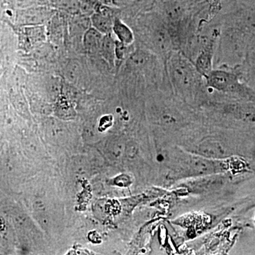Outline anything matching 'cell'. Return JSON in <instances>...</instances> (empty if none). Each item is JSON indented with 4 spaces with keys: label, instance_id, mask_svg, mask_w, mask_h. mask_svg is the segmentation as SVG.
<instances>
[{
    "label": "cell",
    "instance_id": "1",
    "mask_svg": "<svg viewBox=\"0 0 255 255\" xmlns=\"http://www.w3.org/2000/svg\"><path fill=\"white\" fill-rule=\"evenodd\" d=\"M169 85L178 95L187 100L204 96L208 88L206 79L195 65L179 50L172 53L164 63Z\"/></svg>",
    "mask_w": 255,
    "mask_h": 255
},
{
    "label": "cell",
    "instance_id": "2",
    "mask_svg": "<svg viewBox=\"0 0 255 255\" xmlns=\"http://www.w3.org/2000/svg\"><path fill=\"white\" fill-rule=\"evenodd\" d=\"M208 88L233 97L254 99V91L242 81L243 76L239 65L235 68H217L205 77Z\"/></svg>",
    "mask_w": 255,
    "mask_h": 255
},
{
    "label": "cell",
    "instance_id": "3",
    "mask_svg": "<svg viewBox=\"0 0 255 255\" xmlns=\"http://www.w3.org/2000/svg\"><path fill=\"white\" fill-rule=\"evenodd\" d=\"M142 23L144 38L165 63L169 55L177 50L168 26L159 14L147 15L142 18Z\"/></svg>",
    "mask_w": 255,
    "mask_h": 255
},
{
    "label": "cell",
    "instance_id": "4",
    "mask_svg": "<svg viewBox=\"0 0 255 255\" xmlns=\"http://www.w3.org/2000/svg\"><path fill=\"white\" fill-rule=\"evenodd\" d=\"M54 9L50 6H38L34 7L18 9L17 21L23 26L42 25L53 15Z\"/></svg>",
    "mask_w": 255,
    "mask_h": 255
},
{
    "label": "cell",
    "instance_id": "5",
    "mask_svg": "<svg viewBox=\"0 0 255 255\" xmlns=\"http://www.w3.org/2000/svg\"><path fill=\"white\" fill-rule=\"evenodd\" d=\"M115 11L110 5L100 3L97 11L91 16L92 26L104 35L111 34L113 32Z\"/></svg>",
    "mask_w": 255,
    "mask_h": 255
},
{
    "label": "cell",
    "instance_id": "6",
    "mask_svg": "<svg viewBox=\"0 0 255 255\" xmlns=\"http://www.w3.org/2000/svg\"><path fill=\"white\" fill-rule=\"evenodd\" d=\"M222 109L233 119L246 123H255V107L248 102H229L223 105Z\"/></svg>",
    "mask_w": 255,
    "mask_h": 255
},
{
    "label": "cell",
    "instance_id": "7",
    "mask_svg": "<svg viewBox=\"0 0 255 255\" xmlns=\"http://www.w3.org/2000/svg\"><path fill=\"white\" fill-rule=\"evenodd\" d=\"M21 41L25 48L37 46L46 40V29L42 25L26 26L21 29Z\"/></svg>",
    "mask_w": 255,
    "mask_h": 255
},
{
    "label": "cell",
    "instance_id": "8",
    "mask_svg": "<svg viewBox=\"0 0 255 255\" xmlns=\"http://www.w3.org/2000/svg\"><path fill=\"white\" fill-rule=\"evenodd\" d=\"M188 167L191 172L198 175L215 173L220 171L219 166L208 157H193L188 160Z\"/></svg>",
    "mask_w": 255,
    "mask_h": 255
},
{
    "label": "cell",
    "instance_id": "9",
    "mask_svg": "<svg viewBox=\"0 0 255 255\" xmlns=\"http://www.w3.org/2000/svg\"><path fill=\"white\" fill-rule=\"evenodd\" d=\"M103 33L95 28H89L83 36V46L87 53L95 54L100 53L101 43L103 40Z\"/></svg>",
    "mask_w": 255,
    "mask_h": 255
},
{
    "label": "cell",
    "instance_id": "10",
    "mask_svg": "<svg viewBox=\"0 0 255 255\" xmlns=\"http://www.w3.org/2000/svg\"><path fill=\"white\" fill-rule=\"evenodd\" d=\"M113 33L117 36V40L127 46L131 45L135 39L131 28L117 17L114 19Z\"/></svg>",
    "mask_w": 255,
    "mask_h": 255
},
{
    "label": "cell",
    "instance_id": "11",
    "mask_svg": "<svg viewBox=\"0 0 255 255\" xmlns=\"http://www.w3.org/2000/svg\"><path fill=\"white\" fill-rule=\"evenodd\" d=\"M199 154L208 158H217L224 155L225 150L219 142L214 140H206L201 142L198 148Z\"/></svg>",
    "mask_w": 255,
    "mask_h": 255
},
{
    "label": "cell",
    "instance_id": "12",
    "mask_svg": "<svg viewBox=\"0 0 255 255\" xmlns=\"http://www.w3.org/2000/svg\"><path fill=\"white\" fill-rule=\"evenodd\" d=\"M100 53L112 67L115 65L117 55H116V41L111 34L105 35L101 43Z\"/></svg>",
    "mask_w": 255,
    "mask_h": 255
},
{
    "label": "cell",
    "instance_id": "13",
    "mask_svg": "<svg viewBox=\"0 0 255 255\" xmlns=\"http://www.w3.org/2000/svg\"><path fill=\"white\" fill-rule=\"evenodd\" d=\"M50 6L70 14H80V0H50Z\"/></svg>",
    "mask_w": 255,
    "mask_h": 255
},
{
    "label": "cell",
    "instance_id": "14",
    "mask_svg": "<svg viewBox=\"0 0 255 255\" xmlns=\"http://www.w3.org/2000/svg\"><path fill=\"white\" fill-rule=\"evenodd\" d=\"M243 64L240 65V69L243 78L255 77V49L252 50L249 55L246 57Z\"/></svg>",
    "mask_w": 255,
    "mask_h": 255
},
{
    "label": "cell",
    "instance_id": "15",
    "mask_svg": "<svg viewBox=\"0 0 255 255\" xmlns=\"http://www.w3.org/2000/svg\"><path fill=\"white\" fill-rule=\"evenodd\" d=\"M16 4L18 9H26L38 6H49L50 0H16Z\"/></svg>",
    "mask_w": 255,
    "mask_h": 255
},
{
    "label": "cell",
    "instance_id": "16",
    "mask_svg": "<svg viewBox=\"0 0 255 255\" xmlns=\"http://www.w3.org/2000/svg\"><path fill=\"white\" fill-rule=\"evenodd\" d=\"M211 19H210L209 21H207V22H206V23H205V24H204V26H203L202 28H204V26H205L206 24H208V23H209L210 22V21H211ZM197 35H198V34H197ZM197 35H196V36H197ZM196 36L195 37H196ZM194 39H193V40H192V41H191V42H189V43H188V44L187 45V46H186L185 47H184V48H183V49L182 50H182H183L185 49V48H187V47L188 46H189V44H190V43H191V42H192L193 41H194Z\"/></svg>",
    "mask_w": 255,
    "mask_h": 255
},
{
    "label": "cell",
    "instance_id": "17",
    "mask_svg": "<svg viewBox=\"0 0 255 255\" xmlns=\"http://www.w3.org/2000/svg\"><path fill=\"white\" fill-rule=\"evenodd\" d=\"M253 1H255V0H253Z\"/></svg>",
    "mask_w": 255,
    "mask_h": 255
}]
</instances>
